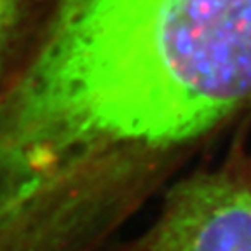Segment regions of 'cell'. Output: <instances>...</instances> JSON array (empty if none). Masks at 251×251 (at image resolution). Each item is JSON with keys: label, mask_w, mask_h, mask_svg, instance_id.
I'll list each match as a JSON object with an SVG mask.
<instances>
[{"label": "cell", "mask_w": 251, "mask_h": 251, "mask_svg": "<svg viewBox=\"0 0 251 251\" xmlns=\"http://www.w3.org/2000/svg\"><path fill=\"white\" fill-rule=\"evenodd\" d=\"M251 117V0H37L0 86V250L112 232Z\"/></svg>", "instance_id": "obj_1"}, {"label": "cell", "mask_w": 251, "mask_h": 251, "mask_svg": "<svg viewBox=\"0 0 251 251\" xmlns=\"http://www.w3.org/2000/svg\"><path fill=\"white\" fill-rule=\"evenodd\" d=\"M134 251H251V157H228L169 185Z\"/></svg>", "instance_id": "obj_2"}, {"label": "cell", "mask_w": 251, "mask_h": 251, "mask_svg": "<svg viewBox=\"0 0 251 251\" xmlns=\"http://www.w3.org/2000/svg\"><path fill=\"white\" fill-rule=\"evenodd\" d=\"M35 7L37 0H0V86L20 54Z\"/></svg>", "instance_id": "obj_3"}]
</instances>
